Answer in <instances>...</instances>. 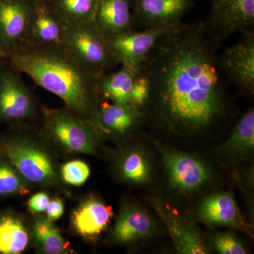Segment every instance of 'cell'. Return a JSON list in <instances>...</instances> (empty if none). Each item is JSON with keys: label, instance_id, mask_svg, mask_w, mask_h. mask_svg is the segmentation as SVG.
<instances>
[{"label": "cell", "instance_id": "6da1fadb", "mask_svg": "<svg viewBox=\"0 0 254 254\" xmlns=\"http://www.w3.org/2000/svg\"><path fill=\"white\" fill-rule=\"evenodd\" d=\"M207 32L200 23H179L159 38L138 68L150 86L143 111L177 136L207 131L227 115L217 41Z\"/></svg>", "mask_w": 254, "mask_h": 254}, {"label": "cell", "instance_id": "1f68e13d", "mask_svg": "<svg viewBox=\"0 0 254 254\" xmlns=\"http://www.w3.org/2000/svg\"><path fill=\"white\" fill-rule=\"evenodd\" d=\"M64 206L63 200L59 198H55L50 200L49 204L47 208V217L52 222L58 220L63 215Z\"/></svg>", "mask_w": 254, "mask_h": 254}, {"label": "cell", "instance_id": "ffe728a7", "mask_svg": "<svg viewBox=\"0 0 254 254\" xmlns=\"http://www.w3.org/2000/svg\"><path fill=\"white\" fill-rule=\"evenodd\" d=\"M94 23L105 40L133 31L131 0H98Z\"/></svg>", "mask_w": 254, "mask_h": 254}, {"label": "cell", "instance_id": "4dcf8cb0", "mask_svg": "<svg viewBox=\"0 0 254 254\" xmlns=\"http://www.w3.org/2000/svg\"><path fill=\"white\" fill-rule=\"evenodd\" d=\"M50 198L45 192H38L32 195L28 201V208L30 211L35 214H40L46 211L49 204Z\"/></svg>", "mask_w": 254, "mask_h": 254}, {"label": "cell", "instance_id": "2e32d148", "mask_svg": "<svg viewBox=\"0 0 254 254\" xmlns=\"http://www.w3.org/2000/svg\"><path fill=\"white\" fill-rule=\"evenodd\" d=\"M191 6L192 0H131L133 23L145 29L173 27Z\"/></svg>", "mask_w": 254, "mask_h": 254}, {"label": "cell", "instance_id": "30bf717a", "mask_svg": "<svg viewBox=\"0 0 254 254\" xmlns=\"http://www.w3.org/2000/svg\"><path fill=\"white\" fill-rule=\"evenodd\" d=\"M173 27L151 28L140 32L133 30L105 41L116 64L139 67L159 38Z\"/></svg>", "mask_w": 254, "mask_h": 254}, {"label": "cell", "instance_id": "7402d4cb", "mask_svg": "<svg viewBox=\"0 0 254 254\" xmlns=\"http://www.w3.org/2000/svg\"><path fill=\"white\" fill-rule=\"evenodd\" d=\"M122 66L121 69L116 72L107 73L99 76L97 80V89L101 100L113 104L132 105V84L139 67Z\"/></svg>", "mask_w": 254, "mask_h": 254}, {"label": "cell", "instance_id": "4316f807", "mask_svg": "<svg viewBox=\"0 0 254 254\" xmlns=\"http://www.w3.org/2000/svg\"><path fill=\"white\" fill-rule=\"evenodd\" d=\"M206 242L209 250L221 254H248V250L240 239L232 232L211 234Z\"/></svg>", "mask_w": 254, "mask_h": 254}, {"label": "cell", "instance_id": "e0dca14e", "mask_svg": "<svg viewBox=\"0 0 254 254\" xmlns=\"http://www.w3.org/2000/svg\"><path fill=\"white\" fill-rule=\"evenodd\" d=\"M113 169L116 178L127 185L144 186L153 180V160L142 145H131L120 152Z\"/></svg>", "mask_w": 254, "mask_h": 254}, {"label": "cell", "instance_id": "8992f818", "mask_svg": "<svg viewBox=\"0 0 254 254\" xmlns=\"http://www.w3.org/2000/svg\"><path fill=\"white\" fill-rule=\"evenodd\" d=\"M161 157L170 187L182 194L194 193L214 178L212 168L199 157L155 141Z\"/></svg>", "mask_w": 254, "mask_h": 254}, {"label": "cell", "instance_id": "9a60e30c", "mask_svg": "<svg viewBox=\"0 0 254 254\" xmlns=\"http://www.w3.org/2000/svg\"><path fill=\"white\" fill-rule=\"evenodd\" d=\"M34 1L0 0V60L24 41Z\"/></svg>", "mask_w": 254, "mask_h": 254}, {"label": "cell", "instance_id": "484cf974", "mask_svg": "<svg viewBox=\"0 0 254 254\" xmlns=\"http://www.w3.org/2000/svg\"><path fill=\"white\" fill-rule=\"evenodd\" d=\"M29 193L28 182L9 160L0 156V196L23 195Z\"/></svg>", "mask_w": 254, "mask_h": 254}, {"label": "cell", "instance_id": "d6986e66", "mask_svg": "<svg viewBox=\"0 0 254 254\" xmlns=\"http://www.w3.org/2000/svg\"><path fill=\"white\" fill-rule=\"evenodd\" d=\"M113 218L111 206L94 195L85 198L71 215V225L78 235L86 239L99 236Z\"/></svg>", "mask_w": 254, "mask_h": 254}, {"label": "cell", "instance_id": "7a4b0ae2", "mask_svg": "<svg viewBox=\"0 0 254 254\" xmlns=\"http://www.w3.org/2000/svg\"><path fill=\"white\" fill-rule=\"evenodd\" d=\"M4 60L38 86L59 97L66 109L81 118L90 119L101 101L98 77L82 69L62 46L23 41Z\"/></svg>", "mask_w": 254, "mask_h": 254}, {"label": "cell", "instance_id": "5b68a950", "mask_svg": "<svg viewBox=\"0 0 254 254\" xmlns=\"http://www.w3.org/2000/svg\"><path fill=\"white\" fill-rule=\"evenodd\" d=\"M62 46L82 69L95 77L109 73L116 64L94 21L66 26Z\"/></svg>", "mask_w": 254, "mask_h": 254}, {"label": "cell", "instance_id": "ba28073f", "mask_svg": "<svg viewBox=\"0 0 254 254\" xmlns=\"http://www.w3.org/2000/svg\"><path fill=\"white\" fill-rule=\"evenodd\" d=\"M242 37L236 44L227 48L219 55L222 73L239 91L248 96L254 94V33L242 32Z\"/></svg>", "mask_w": 254, "mask_h": 254}, {"label": "cell", "instance_id": "9c48e42d", "mask_svg": "<svg viewBox=\"0 0 254 254\" xmlns=\"http://www.w3.org/2000/svg\"><path fill=\"white\" fill-rule=\"evenodd\" d=\"M254 25V0H214L207 31L217 41L237 32L252 31Z\"/></svg>", "mask_w": 254, "mask_h": 254}, {"label": "cell", "instance_id": "f1b7e54d", "mask_svg": "<svg viewBox=\"0 0 254 254\" xmlns=\"http://www.w3.org/2000/svg\"><path fill=\"white\" fill-rule=\"evenodd\" d=\"M150 92L149 81L144 74L138 71L132 84L131 91L132 105L143 111L149 99Z\"/></svg>", "mask_w": 254, "mask_h": 254}, {"label": "cell", "instance_id": "7c38bea8", "mask_svg": "<svg viewBox=\"0 0 254 254\" xmlns=\"http://www.w3.org/2000/svg\"><path fill=\"white\" fill-rule=\"evenodd\" d=\"M198 220L210 227H229L251 235L250 225L230 190L210 193L197 208Z\"/></svg>", "mask_w": 254, "mask_h": 254}, {"label": "cell", "instance_id": "83f0119b", "mask_svg": "<svg viewBox=\"0 0 254 254\" xmlns=\"http://www.w3.org/2000/svg\"><path fill=\"white\" fill-rule=\"evenodd\" d=\"M91 174L89 167L82 160L68 162L60 169V177L66 184L79 187L85 183Z\"/></svg>", "mask_w": 254, "mask_h": 254}, {"label": "cell", "instance_id": "d4e9b609", "mask_svg": "<svg viewBox=\"0 0 254 254\" xmlns=\"http://www.w3.org/2000/svg\"><path fill=\"white\" fill-rule=\"evenodd\" d=\"M32 233L37 248L42 253L61 254L68 252L66 242L59 230L48 218L36 214L32 222Z\"/></svg>", "mask_w": 254, "mask_h": 254}, {"label": "cell", "instance_id": "44dd1931", "mask_svg": "<svg viewBox=\"0 0 254 254\" xmlns=\"http://www.w3.org/2000/svg\"><path fill=\"white\" fill-rule=\"evenodd\" d=\"M254 152V110L244 114L231 134L218 149L219 155L228 163H237L251 158Z\"/></svg>", "mask_w": 254, "mask_h": 254}, {"label": "cell", "instance_id": "603a6c76", "mask_svg": "<svg viewBox=\"0 0 254 254\" xmlns=\"http://www.w3.org/2000/svg\"><path fill=\"white\" fill-rule=\"evenodd\" d=\"M29 237L21 219L11 213L0 215V254H19L26 250Z\"/></svg>", "mask_w": 254, "mask_h": 254}, {"label": "cell", "instance_id": "cb8c5ba5", "mask_svg": "<svg viewBox=\"0 0 254 254\" xmlns=\"http://www.w3.org/2000/svg\"><path fill=\"white\" fill-rule=\"evenodd\" d=\"M50 8L66 26L94 21L98 0H48Z\"/></svg>", "mask_w": 254, "mask_h": 254}, {"label": "cell", "instance_id": "8fae6325", "mask_svg": "<svg viewBox=\"0 0 254 254\" xmlns=\"http://www.w3.org/2000/svg\"><path fill=\"white\" fill-rule=\"evenodd\" d=\"M144 118L143 110L133 105H120L101 100L91 120L102 137L120 140L138 128Z\"/></svg>", "mask_w": 254, "mask_h": 254}, {"label": "cell", "instance_id": "52a82bcc", "mask_svg": "<svg viewBox=\"0 0 254 254\" xmlns=\"http://www.w3.org/2000/svg\"><path fill=\"white\" fill-rule=\"evenodd\" d=\"M36 98L21 73L6 60H0V124L20 125L36 116Z\"/></svg>", "mask_w": 254, "mask_h": 254}, {"label": "cell", "instance_id": "277c9868", "mask_svg": "<svg viewBox=\"0 0 254 254\" xmlns=\"http://www.w3.org/2000/svg\"><path fill=\"white\" fill-rule=\"evenodd\" d=\"M46 136L64 151L94 155L103 138L89 119L66 109L43 108Z\"/></svg>", "mask_w": 254, "mask_h": 254}, {"label": "cell", "instance_id": "3957f363", "mask_svg": "<svg viewBox=\"0 0 254 254\" xmlns=\"http://www.w3.org/2000/svg\"><path fill=\"white\" fill-rule=\"evenodd\" d=\"M0 156L9 160L28 184L53 187L59 183L53 156L34 137L23 133L0 136Z\"/></svg>", "mask_w": 254, "mask_h": 254}, {"label": "cell", "instance_id": "d6a6232c", "mask_svg": "<svg viewBox=\"0 0 254 254\" xmlns=\"http://www.w3.org/2000/svg\"><path fill=\"white\" fill-rule=\"evenodd\" d=\"M31 1H39V0H31Z\"/></svg>", "mask_w": 254, "mask_h": 254}, {"label": "cell", "instance_id": "f546056e", "mask_svg": "<svg viewBox=\"0 0 254 254\" xmlns=\"http://www.w3.org/2000/svg\"><path fill=\"white\" fill-rule=\"evenodd\" d=\"M239 185L241 189L245 190L246 195H248L247 199L250 200V205H252V196H254V170L253 168L249 169L246 172H238L237 175Z\"/></svg>", "mask_w": 254, "mask_h": 254}, {"label": "cell", "instance_id": "4fadbf2b", "mask_svg": "<svg viewBox=\"0 0 254 254\" xmlns=\"http://www.w3.org/2000/svg\"><path fill=\"white\" fill-rule=\"evenodd\" d=\"M151 202L155 211L166 227L177 253H210L199 229L194 223L190 222V219L175 213L160 200L153 198Z\"/></svg>", "mask_w": 254, "mask_h": 254}, {"label": "cell", "instance_id": "5bb4252c", "mask_svg": "<svg viewBox=\"0 0 254 254\" xmlns=\"http://www.w3.org/2000/svg\"><path fill=\"white\" fill-rule=\"evenodd\" d=\"M156 230L154 218L146 209L126 200L120 206L110 240L119 245L136 243L151 238Z\"/></svg>", "mask_w": 254, "mask_h": 254}, {"label": "cell", "instance_id": "ac0fdd59", "mask_svg": "<svg viewBox=\"0 0 254 254\" xmlns=\"http://www.w3.org/2000/svg\"><path fill=\"white\" fill-rule=\"evenodd\" d=\"M66 25L50 8L48 0L34 1L25 42L38 46H62Z\"/></svg>", "mask_w": 254, "mask_h": 254}]
</instances>
